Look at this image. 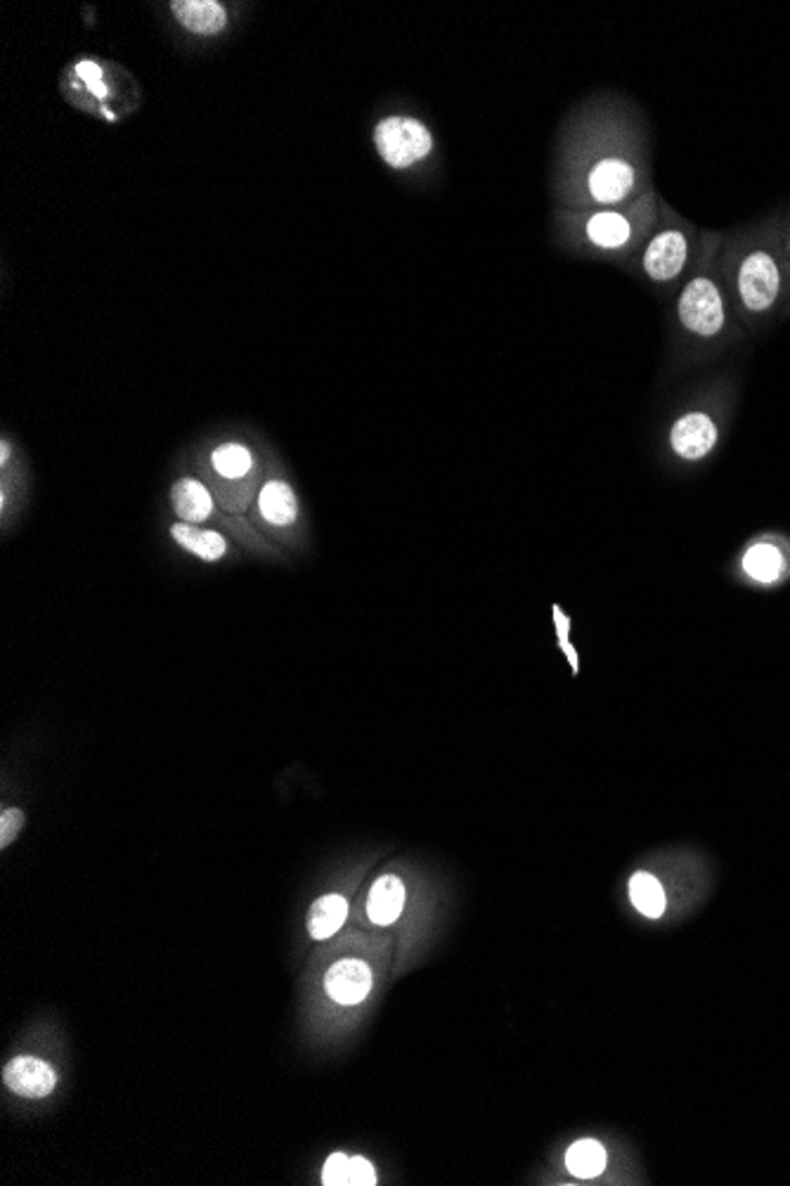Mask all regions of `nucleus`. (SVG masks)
<instances>
[{
  "instance_id": "nucleus-1",
  "label": "nucleus",
  "mask_w": 790,
  "mask_h": 1186,
  "mask_svg": "<svg viewBox=\"0 0 790 1186\" xmlns=\"http://www.w3.org/2000/svg\"><path fill=\"white\" fill-rule=\"evenodd\" d=\"M374 148L391 169L405 171L433 152V136L415 116H386L374 128Z\"/></svg>"
},
{
  "instance_id": "nucleus-2",
  "label": "nucleus",
  "mask_w": 790,
  "mask_h": 1186,
  "mask_svg": "<svg viewBox=\"0 0 790 1186\" xmlns=\"http://www.w3.org/2000/svg\"><path fill=\"white\" fill-rule=\"evenodd\" d=\"M677 315L686 330L696 336H704V339H710V336L722 332L724 303L720 289H717L710 277H694V280L684 287L677 303Z\"/></svg>"
},
{
  "instance_id": "nucleus-3",
  "label": "nucleus",
  "mask_w": 790,
  "mask_h": 1186,
  "mask_svg": "<svg viewBox=\"0 0 790 1186\" xmlns=\"http://www.w3.org/2000/svg\"><path fill=\"white\" fill-rule=\"evenodd\" d=\"M781 289V273L777 261L767 252H753L745 256L739 270V291L745 309L753 313L769 311Z\"/></svg>"
},
{
  "instance_id": "nucleus-4",
  "label": "nucleus",
  "mask_w": 790,
  "mask_h": 1186,
  "mask_svg": "<svg viewBox=\"0 0 790 1186\" xmlns=\"http://www.w3.org/2000/svg\"><path fill=\"white\" fill-rule=\"evenodd\" d=\"M717 438H720V431H717L715 419L708 413L692 410L672 424L670 448L679 460L698 462L715 450Z\"/></svg>"
},
{
  "instance_id": "nucleus-5",
  "label": "nucleus",
  "mask_w": 790,
  "mask_h": 1186,
  "mask_svg": "<svg viewBox=\"0 0 790 1186\" xmlns=\"http://www.w3.org/2000/svg\"><path fill=\"white\" fill-rule=\"evenodd\" d=\"M637 185V169L623 157H604L588 173V193L592 201L613 207L632 195Z\"/></svg>"
},
{
  "instance_id": "nucleus-6",
  "label": "nucleus",
  "mask_w": 790,
  "mask_h": 1186,
  "mask_svg": "<svg viewBox=\"0 0 790 1186\" xmlns=\"http://www.w3.org/2000/svg\"><path fill=\"white\" fill-rule=\"evenodd\" d=\"M689 258V242L682 230H663L649 242L641 266L653 283H670L682 275Z\"/></svg>"
},
{
  "instance_id": "nucleus-7",
  "label": "nucleus",
  "mask_w": 790,
  "mask_h": 1186,
  "mask_svg": "<svg viewBox=\"0 0 790 1186\" xmlns=\"http://www.w3.org/2000/svg\"><path fill=\"white\" fill-rule=\"evenodd\" d=\"M327 994L344 1006L360 1004L372 990V969L360 959L336 962L325 978Z\"/></svg>"
},
{
  "instance_id": "nucleus-8",
  "label": "nucleus",
  "mask_w": 790,
  "mask_h": 1186,
  "mask_svg": "<svg viewBox=\"0 0 790 1186\" xmlns=\"http://www.w3.org/2000/svg\"><path fill=\"white\" fill-rule=\"evenodd\" d=\"M5 1087L20 1096H28V1099H40L48 1096L55 1090L57 1075L53 1066L34 1059V1057H20L5 1066Z\"/></svg>"
},
{
  "instance_id": "nucleus-9",
  "label": "nucleus",
  "mask_w": 790,
  "mask_h": 1186,
  "mask_svg": "<svg viewBox=\"0 0 790 1186\" xmlns=\"http://www.w3.org/2000/svg\"><path fill=\"white\" fill-rule=\"evenodd\" d=\"M171 12L181 26L197 36L221 34L228 26V12L216 0H175Z\"/></svg>"
},
{
  "instance_id": "nucleus-10",
  "label": "nucleus",
  "mask_w": 790,
  "mask_h": 1186,
  "mask_svg": "<svg viewBox=\"0 0 790 1186\" xmlns=\"http://www.w3.org/2000/svg\"><path fill=\"white\" fill-rule=\"evenodd\" d=\"M584 238L604 252H618L632 240V223L618 211H596L584 223Z\"/></svg>"
},
{
  "instance_id": "nucleus-11",
  "label": "nucleus",
  "mask_w": 790,
  "mask_h": 1186,
  "mask_svg": "<svg viewBox=\"0 0 790 1186\" xmlns=\"http://www.w3.org/2000/svg\"><path fill=\"white\" fill-rule=\"evenodd\" d=\"M260 517L272 526H291L299 517V500L294 488L282 479H272L258 495Z\"/></svg>"
},
{
  "instance_id": "nucleus-12",
  "label": "nucleus",
  "mask_w": 790,
  "mask_h": 1186,
  "mask_svg": "<svg viewBox=\"0 0 790 1186\" xmlns=\"http://www.w3.org/2000/svg\"><path fill=\"white\" fill-rule=\"evenodd\" d=\"M405 905V886L398 876L386 874L376 878L370 898H368V914L379 926H388L395 919L400 917Z\"/></svg>"
},
{
  "instance_id": "nucleus-13",
  "label": "nucleus",
  "mask_w": 790,
  "mask_h": 1186,
  "mask_svg": "<svg viewBox=\"0 0 790 1186\" xmlns=\"http://www.w3.org/2000/svg\"><path fill=\"white\" fill-rule=\"evenodd\" d=\"M171 503L175 515L185 523H201L211 517L213 500L209 488L197 479H181L171 491Z\"/></svg>"
},
{
  "instance_id": "nucleus-14",
  "label": "nucleus",
  "mask_w": 790,
  "mask_h": 1186,
  "mask_svg": "<svg viewBox=\"0 0 790 1186\" xmlns=\"http://www.w3.org/2000/svg\"><path fill=\"white\" fill-rule=\"evenodd\" d=\"M171 536L175 543H178L181 548H185L187 552L197 554L199 560L204 562H218L223 560L225 552H228V540L216 533V531H209V529H199L197 523H175L171 529Z\"/></svg>"
},
{
  "instance_id": "nucleus-15",
  "label": "nucleus",
  "mask_w": 790,
  "mask_h": 1186,
  "mask_svg": "<svg viewBox=\"0 0 790 1186\" xmlns=\"http://www.w3.org/2000/svg\"><path fill=\"white\" fill-rule=\"evenodd\" d=\"M741 566L745 571V576L753 578L755 583L771 585L783 576L786 556L777 545L763 540V543H755L745 550Z\"/></svg>"
},
{
  "instance_id": "nucleus-16",
  "label": "nucleus",
  "mask_w": 790,
  "mask_h": 1186,
  "mask_svg": "<svg viewBox=\"0 0 790 1186\" xmlns=\"http://www.w3.org/2000/svg\"><path fill=\"white\" fill-rule=\"evenodd\" d=\"M348 917V902L341 896H325L313 902L309 912V931L315 941H325L344 926Z\"/></svg>"
},
{
  "instance_id": "nucleus-17",
  "label": "nucleus",
  "mask_w": 790,
  "mask_h": 1186,
  "mask_svg": "<svg viewBox=\"0 0 790 1186\" xmlns=\"http://www.w3.org/2000/svg\"><path fill=\"white\" fill-rule=\"evenodd\" d=\"M566 1167L568 1173L578 1179H594L604 1173L606 1151L594 1139L576 1141L566 1153Z\"/></svg>"
},
{
  "instance_id": "nucleus-18",
  "label": "nucleus",
  "mask_w": 790,
  "mask_h": 1186,
  "mask_svg": "<svg viewBox=\"0 0 790 1186\" xmlns=\"http://www.w3.org/2000/svg\"><path fill=\"white\" fill-rule=\"evenodd\" d=\"M630 898L643 917L658 919L665 912V890L649 872H639L630 878Z\"/></svg>"
},
{
  "instance_id": "nucleus-19",
  "label": "nucleus",
  "mask_w": 790,
  "mask_h": 1186,
  "mask_svg": "<svg viewBox=\"0 0 790 1186\" xmlns=\"http://www.w3.org/2000/svg\"><path fill=\"white\" fill-rule=\"evenodd\" d=\"M211 464L223 479H242L252 470L254 458L242 444H223L213 450Z\"/></svg>"
},
{
  "instance_id": "nucleus-20",
  "label": "nucleus",
  "mask_w": 790,
  "mask_h": 1186,
  "mask_svg": "<svg viewBox=\"0 0 790 1186\" xmlns=\"http://www.w3.org/2000/svg\"><path fill=\"white\" fill-rule=\"evenodd\" d=\"M74 77L83 83V88L88 93H91L95 100H105L109 88L105 83V69H102L97 62H91V60H83L74 67Z\"/></svg>"
},
{
  "instance_id": "nucleus-21",
  "label": "nucleus",
  "mask_w": 790,
  "mask_h": 1186,
  "mask_svg": "<svg viewBox=\"0 0 790 1186\" xmlns=\"http://www.w3.org/2000/svg\"><path fill=\"white\" fill-rule=\"evenodd\" d=\"M322 1182H325L327 1186H341V1184H350V1159L344 1153H334L329 1155V1161L325 1163V1173H322Z\"/></svg>"
},
{
  "instance_id": "nucleus-22",
  "label": "nucleus",
  "mask_w": 790,
  "mask_h": 1186,
  "mask_svg": "<svg viewBox=\"0 0 790 1186\" xmlns=\"http://www.w3.org/2000/svg\"><path fill=\"white\" fill-rule=\"evenodd\" d=\"M22 825H24L22 810H14V808L5 810L3 817H0V845L8 848L14 841V837L20 833Z\"/></svg>"
},
{
  "instance_id": "nucleus-23",
  "label": "nucleus",
  "mask_w": 790,
  "mask_h": 1186,
  "mask_svg": "<svg viewBox=\"0 0 790 1186\" xmlns=\"http://www.w3.org/2000/svg\"><path fill=\"white\" fill-rule=\"evenodd\" d=\"M350 1184H360V1186L376 1184V1173L372 1163H368L364 1159H350Z\"/></svg>"
},
{
  "instance_id": "nucleus-24",
  "label": "nucleus",
  "mask_w": 790,
  "mask_h": 1186,
  "mask_svg": "<svg viewBox=\"0 0 790 1186\" xmlns=\"http://www.w3.org/2000/svg\"><path fill=\"white\" fill-rule=\"evenodd\" d=\"M8 458H10V446H8V444H3V452H0V460H3V462H8Z\"/></svg>"
}]
</instances>
